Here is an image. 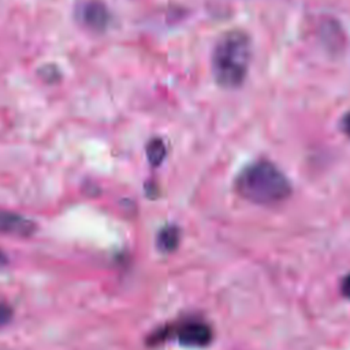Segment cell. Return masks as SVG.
I'll use <instances>...</instances> for the list:
<instances>
[{"mask_svg":"<svg viewBox=\"0 0 350 350\" xmlns=\"http://www.w3.org/2000/svg\"><path fill=\"white\" fill-rule=\"evenodd\" d=\"M79 18L88 29L101 31L108 26L109 12L100 0H88L79 8Z\"/></svg>","mask_w":350,"mask_h":350,"instance_id":"3","label":"cell"},{"mask_svg":"<svg viewBox=\"0 0 350 350\" xmlns=\"http://www.w3.org/2000/svg\"><path fill=\"white\" fill-rule=\"evenodd\" d=\"M252 60V41L242 30L226 31L216 42L212 55V71L216 83L224 89H237L246 79Z\"/></svg>","mask_w":350,"mask_h":350,"instance_id":"1","label":"cell"},{"mask_svg":"<svg viewBox=\"0 0 350 350\" xmlns=\"http://www.w3.org/2000/svg\"><path fill=\"white\" fill-rule=\"evenodd\" d=\"M12 319V309L4 304V302H0V328L7 325Z\"/></svg>","mask_w":350,"mask_h":350,"instance_id":"8","label":"cell"},{"mask_svg":"<svg viewBox=\"0 0 350 350\" xmlns=\"http://www.w3.org/2000/svg\"><path fill=\"white\" fill-rule=\"evenodd\" d=\"M5 264H7V257H5V254L0 250V268L4 267Z\"/></svg>","mask_w":350,"mask_h":350,"instance_id":"11","label":"cell"},{"mask_svg":"<svg viewBox=\"0 0 350 350\" xmlns=\"http://www.w3.org/2000/svg\"><path fill=\"white\" fill-rule=\"evenodd\" d=\"M235 187L239 196L258 205H276L291 193L288 179L279 168L265 160L256 161L242 170Z\"/></svg>","mask_w":350,"mask_h":350,"instance_id":"2","label":"cell"},{"mask_svg":"<svg viewBox=\"0 0 350 350\" xmlns=\"http://www.w3.org/2000/svg\"><path fill=\"white\" fill-rule=\"evenodd\" d=\"M36 224L26 219L25 216L12 213V212H3L0 211V231L18 235V237H29L34 232Z\"/></svg>","mask_w":350,"mask_h":350,"instance_id":"5","label":"cell"},{"mask_svg":"<svg viewBox=\"0 0 350 350\" xmlns=\"http://www.w3.org/2000/svg\"><path fill=\"white\" fill-rule=\"evenodd\" d=\"M178 339L180 345L190 347H202L211 343L212 329L205 323L191 321L180 327L178 332Z\"/></svg>","mask_w":350,"mask_h":350,"instance_id":"4","label":"cell"},{"mask_svg":"<svg viewBox=\"0 0 350 350\" xmlns=\"http://www.w3.org/2000/svg\"><path fill=\"white\" fill-rule=\"evenodd\" d=\"M178 239H179V237H178L176 228L175 227H167L159 234L157 242H159L160 249H163L165 252H170L178 245Z\"/></svg>","mask_w":350,"mask_h":350,"instance_id":"7","label":"cell"},{"mask_svg":"<svg viewBox=\"0 0 350 350\" xmlns=\"http://www.w3.org/2000/svg\"><path fill=\"white\" fill-rule=\"evenodd\" d=\"M342 293L350 299V275H347L342 282Z\"/></svg>","mask_w":350,"mask_h":350,"instance_id":"10","label":"cell"},{"mask_svg":"<svg viewBox=\"0 0 350 350\" xmlns=\"http://www.w3.org/2000/svg\"><path fill=\"white\" fill-rule=\"evenodd\" d=\"M340 130L347 135L350 137V112H347L342 120H340Z\"/></svg>","mask_w":350,"mask_h":350,"instance_id":"9","label":"cell"},{"mask_svg":"<svg viewBox=\"0 0 350 350\" xmlns=\"http://www.w3.org/2000/svg\"><path fill=\"white\" fill-rule=\"evenodd\" d=\"M146 156L152 165H159L165 157V145L161 139L153 138L146 145Z\"/></svg>","mask_w":350,"mask_h":350,"instance_id":"6","label":"cell"}]
</instances>
